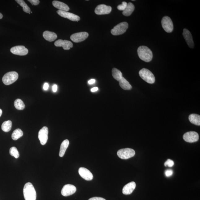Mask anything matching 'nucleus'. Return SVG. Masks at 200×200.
Listing matches in <instances>:
<instances>
[{"label":"nucleus","instance_id":"nucleus-29","mask_svg":"<svg viewBox=\"0 0 200 200\" xmlns=\"http://www.w3.org/2000/svg\"><path fill=\"white\" fill-rule=\"evenodd\" d=\"M14 106L16 109L20 110H23L25 107V105L23 101L19 99H17L15 101Z\"/></svg>","mask_w":200,"mask_h":200},{"label":"nucleus","instance_id":"nucleus-9","mask_svg":"<svg viewBox=\"0 0 200 200\" xmlns=\"http://www.w3.org/2000/svg\"><path fill=\"white\" fill-rule=\"evenodd\" d=\"M88 36L89 34L86 32H80L73 34L71 36L70 38L73 42L78 43L85 41Z\"/></svg>","mask_w":200,"mask_h":200},{"label":"nucleus","instance_id":"nucleus-15","mask_svg":"<svg viewBox=\"0 0 200 200\" xmlns=\"http://www.w3.org/2000/svg\"><path fill=\"white\" fill-rule=\"evenodd\" d=\"M79 173L82 178L86 180H91L93 179L92 173L85 168L80 167L79 169Z\"/></svg>","mask_w":200,"mask_h":200},{"label":"nucleus","instance_id":"nucleus-21","mask_svg":"<svg viewBox=\"0 0 200 200\" xmlns=\"http://www.w3.org/2000/svg\"><path fill=\"white\" fill-rule=\"evenodd\" d=\"M69 141L67 139L64 140L60 145L59 155L60 157H62L65 154L66 150L68 147Z\"/></svg>","mask_w":200,"mask_h":200},{"label":"nucleus","instance_id":"nucleus-2","mask_svg":"<svg viewBox=\"0 0 200 200\" xmlns=\"http://www.w3.org/2000/svg\"><path fill=\"white\" fill-rule=\"evenodd\" d=\"M23 193L25 200H36V192L31 183L28 182L24 185Z\"/></svg>","mask_w":200,"mask_h":200},{"label":"nucleus","instance_id":"nucleus-36","mask_svg":"<svg viewBox=\"0 0 200 200\" xmlns=\"http://www.w3.org/2000/svg\"><path fill=\"white\" fill-rule=\"evenodd\" d=\"M49 84L48 83H45L43 85V89L45 90H47L49 88Z\"/></svg>","mask_w":200,"mask_h":200},{"label":"nucleus","instance_id":"nucleus-17","mask_svg":"<svg viewBox=\"0 0 200 200\" xmlns=\"http://www.w3.org/2000/svg\"><path fill=\"white\" fill-rule=\"evenodd\" d=\"M54 44L56 46L63 47L64 50H69L73 46V43L71 41L62 39L56 41Z\"/></svg>","mask_w":200,"mask_h":200},{"label":"nucleus","instance_id":"nucleus-20","mask_svg":"<svg viewBox=\"0 0 200 200\" xmlns=\"http://www.w3.org/2000/svg\"><path fill=\"white\" fill-rule=\"evenodd\" d=\"M43 36L45 40L52 41L57 38V35L55 33L49 31H45L43 33Z\"/></svg>","mask_w":200,"mask_h":200},{"label":"nucleus","instance_id":"nucleus-33","mask_svg":"<svg viewBox=\"0 0 200 200\" xmlns=\"http://www.w3.org/2000/svg\"><path fill=\"white\" fill-rule=\"evenodd\" d=\"M173 172L172 170L167 169L166 170L165 172L166 176L167 177H170L172 175Z\"/></svg>","mask_w":200,"mask_h":200},{"label":"nucleus","instance_id":"nucleus-34","mask_svg":"<svg viewBox=\"0 0 200 200\" xmlns=\"http://www.w3.org/2000/svg\"><path fill=\"white\" fill-rule=\"evenodd\" d=\"M28 1L32 5H37L40 3V1L39 0H29Z\"/></svg>","mask_w":200,"mask_h":200},{"label":"nucleus","instance_id":"nucleus-27","mask_svg":"<svg viewBox=\"0 0 200 200\" xmlns=\"http://www.w3.org/2000/svg\"><path fill=\"white\" fill-rule=\"evenodd\" d=\"M23 132L20 129L15 130L12 135V138L13 140L16 141L20 138L23 135Z\"/></svg>","mask_w":200,"mask_h":200},{"label":"nucleus","instance_id":"nucleus-37","mask_svg":"<svg viewBox=\"0 0 200 200\" xmlns=\"http://www.w3.org/2000/svg\"><path fill=\"white\" fill-rule=\"evenodd\" d=\"M58 89V86L56 85H54L53 86H52L53 91L54 92H56L57 91Z\"/></svg>","mask_w":200,"mask_h":200},{"label":"nucleus","instance_id":"nucleus-23","mask_svg":"<svg viewBox=\"0 0 200 200\" xmlns=\"http://www.w3.org/2000/svg\"><path fill=\"white\" fill-rule=\"evenodd\" d=\"M120 85L122 89L125 90H131L132 86L123 77L119 81Z\"/></svg>","mask_w":200,"mask_h":200},{"label":"nucleus","instance_id":"nucleus-6","mask_svg":"<svg viewBox=\"0 0 200 200\" xmlns=\"http://www.w3.org/2000/svg\"><path fill=\"white\" fill-rule=\"evenodd\" d=\"M135 154V151L133 149L129 148L121 149L117 152L119 157L123 159H127L133 157Z\"/></svg>","mask_w":200,"mask_h":200},{"label":"nucleus","instance_id":"nucleus-7","mask_svg":"<svg viewBox=\"0 0 200 200\" xmlns=\"http://www.w3.org/2000/svg\"><path fill=\"white\" fill-rule=\"evenodd\" d=\"M162 27L167 33H171L173 29V24L170 18L167 16H164L161 21Z\"/></svg>","mask_w":200,"mask_h":200},{"label":"nucleus","instance_id":"nucleus-5","mask_svg":"<svg viewBox=\"0 0 200 200\" xmlns=\"http://www.w3.org/2000/svg\"><path fill=\"white\" fill-rule=\"evenodd\" d=\"M128 28V24L126 22H122L117 24L111 30V33L113 35L117 36L125 33Z\"/></svg>","mask_w":200,"mask_h":200},{"label":"nucleus","instance_id":"nucleus-4","mask_svg":"<svg viewBox=\"0 0 200 200\" xmlns=\"http://www.w3.org/2000/svg\"><path fill=\"white\" fill-rule=\"evenodd\" d=\"M18 76V74L16 72H10L4 75L2 80L4 84L9 85L17 80Z\"/></svg>","mask_w":200,"mask_h":200},{"label":"nucleus","instance_id":"nucleus-31","mask_svg":"<svg viewBox=\"0 0 200 200\" xmlns=\"http://www.w3.org/2000/svg\"><path fill=\"white\" fill-rule=\"evenodd\" d=\"M128 3L125 2H122L121 5H118L117 8L119 10L124 11L127 6Z\"/></svg>","mask_w":200,"mask_h":200},{"label":"nucleus","instance_id":"nucleus-18","mask_svg":"<svg viewBox=\"0 0 200 200\" xmlns=\"http://www.w3.org/2000/svg\"><path fill=\"white\" fill-rule=\"evenodd\" d=\"M136 186V183L134 182H132L128 183L124 186L122 190V193L124 195H130L133 193Z\"/></svg>","mask_w":200,"mask_h":200},{"label":"nucleus","instance_id":"nucleus-14","mask_svg":"<svg viewBox=\"0 0 200 200\" xmlns=\"http://www.w3.org/2000/svg\"><path fill=\"white\" fill-rule=\"evenodd\" d=\"M13 54L20 56H24L28 54V49L24 46H17L12 47L10 50Z\"/></svg>","mask_w":200,"mask_h":200},{"label":"nucleus","instance_id":"nucleus-39","mask_svg":"<svg viewBox=\"0 0 200 200\" xmlns=\"http://www.w3.org/2000/svg\"><path fill=\"white\" fill-rule=\"evenodd\" d=\"M98 87H94L91 89V91L93 92H95L98 91Z\"/></svg>","mask_w":200,"mask_h":200},{"label":"nucleus","instance_id":"nucleus-41","mask_svg":"<svg viewBox=\"0 0 200 200\" xmlns=\"http://www.w3.org/2000/svg\"><path fill=\"white\" fill-rule=\"evenodd\" d=\"M3 18V15L1 14V13H0V19H1L2 18Z\"/></svg>","mask_w":200,"mask_h":200},{"label":"nucleus","instance_id":"nucleus-16","mask_svg":"<svg viewBox=\"0 0 200 200\" xmlns=\"http://www.w3.org/2000/svg\"><path fill=\"white\" fill-rule=\"evenodd\" d=\"M183 35L189 48H193L194 43L192 35L188 30L184 29L183 30Z\"/></svg>","mask_w":200,"mask_h":200},{"label":"nucleus","instance_id":"nucleus-11","mask_svg":"<svg viewBox=\"0 0 200 200\" xmlns=\"http://www.w3.org/2000/svg\"><path fill=\"white\" fill-rule=\"evenodd\" d=\"M76 191V188L71 184H67L64 186L61 190V194L64 197H67L73 195Z\"/></svg>","mask_w":200,"mask_h":200},{"label":"nucleus","instance_id":"nucleus-25","mask_svg":"<svg viewBox=\"0 0 200 200\" xmlns=\"http://www.w3.org/2000/svg\"><path fill=\"white\" fill-rule=\"evenodd\" d=\"M12 126V122L11 121L9 120L6 121L2 124V129L4 132L7 133L11 131Z\"/></svg>","mask_w":200,"mask_h":200},{"label":"nucleus","instance_id":"nucleus-10","mask_svg":"<svg viewBox=\"0 0 200 200\" xmlns=\"http://www.w3.org/2000/svg\"><path fill=\"white\" fill-rule=\"evenodd\" d=\"M48 129L46 126H44L38 133V138L41 145L46 144L48 140Z\"/></svg>","mask_w":200,"mask_h":200},{"label":"nucleus","instance_id":"nucleus-35","mask_svg":"<svg viewBox=\"0 0 200 200\" xmlns=\"http://www.w3.org/2000/svg\"><path fill=\"white\" fill-rule=\"evenodd\" d=\"M89 200H106L102 198L95 197L90 198Z\"/></svg>","mask_w":200,"mask_h":200},{"label":"nucleus","instance_id":"nucleus-12","mask_svg":"<svg viewBox=\"0 0 200 200\" xmlns=\"http://www.w3.org/2000/svg\"><path fill=\"white\" fill-rule=\"evenodd\" d=\"M57 13L62 17L68 19L73 21L78 22L80 20V16L72 14V13L60 10L58 11Z\"/></svg>","mask_w":200,"mask_h":200},{"label":"nucleus","instance_id":"nucleus-3","mask_svg":"<svg viewBox=\"0 0 200 200\" xmlns=\"http://www.w3.org/2000/svg\"><path fill=\"white\" fill-rule=\"evenodd\" d=\"M139 76L145 82L150 84H153L155 82V77L152 73L149 70L143 68L139 72Z\"/></svg>","mask_w":200,"mask_h":200},{"label":"nucleus","instance_id":"nucleus-40","mask_svg":"<svg viewBox=\"0 0 200 200\" xmlns=\"http://www.w3.org/2000/svg\"><path fill=\"white\" fill-rule=\"evenodd\" d=\"M2 109H0V117L2 115Z\"/></svg>","mask_w":200,"mask_h":200},{"label":"nucleus","instance_id":"nucleus-13","mask_svg":"<svg viewBox=\"0 0 200 200\" xmlns=\"http://www.w3.org/2000/svg\"><path fill=\"white\" fill-rule=\"evenodd\" d=\"M112 11V7L109 6L101 4L98 5L95 9V14L98 15L108 14Z\"/></svg>","mask_w":200,"mask_h":200},{"label":"nucleus","instance_id":"nucleus-8","mask_svg":"<svg viewBox=\"0 0 200 200\" xmlns=\"http://www.w3.org/2000/svg\"><path fill=\"white\" fill-rule=\"evenodd\" d=\"M199 135L197 132L190 131L185 133L183 135V139L186 142L193 143L198 141Z\"/></svg>","mask_w":200,"mask_h":200},{"label":"nucleus","instance_id":"nucleus-22","mask_svg":"<svg viewBox=\"0 0 200 200\" xmlns=\"http://www.w3.org/2000/svg\"><path fill=\"white\" fill-rule=\"evenodd\" d=\"M135 7L133 3L129 2L125 10L122 12L123 15L126 16L131 15L135 10Z\"/></svg>","mask_w":200,"mask_h":200},{"label":"nucleus","instance_id":"nucleus-30","mask_svg":"<svg viewBox=\"0 0 200 200\" xmlns=\"http://www.w3.org/2000/svg\"><path fill=\"white\" fill-rule=\"evenodd\" d=\"M9 153L11 156H14L15 158H18L20 156V153L16 147H12L9 150Z\"/></svg>","mask_w":200,"mask_h":200},{"label":"nucleus","instance_id":"nucleus-26","mask_svg":"<svg viewBox=\"0 0 200 200\" xmlns=\"http://www.w3.org/2000/svg\"><path fill=\"white\" fill-rule=\"evenodd\" d=\"M112 75L115 80L118 81H119L123 77L122 72L116 68L112 69Z\"/></svg>","mask_w":200,"mask_h":200},{"label":"nucleus","instance_id":"nucleus-32","mask_svg":"<svg viewBox=\"0 0 200 200\" xmlns=\"http://www.w3.org/2000/svg\"><path fill=\"white\" fill-rule=\"evenodd\" d=\"M174 165V162L173 160L170 159H167V161L165 162V164H164V165H165V167H167V166L169 167H172Z\"/></svg>","mask_w":200,"mask_h":200},{"label":"nucleus","instance_id":"nucleus-24","mask_svg":"<svg viewBox=\"0 0 200 200\" xmlns=\"http://www.w3.org/2000/svg\"><path fill=\"white\" fill-rule=\"evenodd\" d=\"M189 120L192 124L197 126L200 125V116L196 114H192L189 116Z\"/></svg>","mask_w":200,"mask_h":200},{"label":"nucleus","instance_id":"nucleus-19","mask_svg":"<svg viewBox=\"0 0 200 200\" xmlns=\"http://www.w3.org/2000/svg\"><path fill=\"white\" fill-rule=\"evenodd\" d=\"M52 4L56 8L60 11L67 12L69 10V7L65 3L57 1H54L52 2Z\"/></svg>","mask_w":200,"mask_h":200},{"label":"nucleus","instance_id":"nucleus-28","mask_svg":"<svg viewBox=\"0 0 200 200\" xmlns=\"http://www.w3.org/2000/svg\"><path fill=\"white\" fill-rule=\"evenodd\" d=\"M16 2L18 3L21 7H23V9L24 12L30 14L31 12V9L28 5L26 4L25 2L23 0H16Z\"/></svg>","mask_w":200,"mask_h":200},{"label":"nucleus","instance_id":"nucleus-38","mask_svg":"<svg viewBox=\"0 0 200 200\" xmlns=\"http://www.w3.org/2000/svg\"><path fill=\"white\" fill-rule=\"evenodd\" d=\"M95 80H94V79H91V80L88 81V83L89 84L92 85L94 84L95 82Z\"/></svg>","mask_w":200,"mask_h":200},{"label":"nucleus","instance_id":"nucleus-1","mask_svg":"<svg viewBox=\"0 0 200 200\" xmlns=\"http://www.w3.org/2000/svg\"><path fill=\"white\" fill-rule=\"evenodd\" d=\"M137 54L139 58L145 62L151 61L153 58L152 51L148 47L141 46L137 49Z\"/></svg>","mask_w":200,"mask_h":200}]
</instances>
